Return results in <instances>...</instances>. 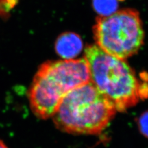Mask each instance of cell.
Here are the masks:
<instances>
[{"instance_id":"6da1fadb","label":"cell","mask_w":148,"mask_h":148,"mask_svg":"<svg viewBox=\"0 0 148 148\" xmlns=\"http://www.w3.org/2000/svg\"><path fill=\"white\" fill-rule=\"evenodd\" d=\"M90 81L85 58L47 61L41 64L30 87V106L41 119L52 117L69 91Z\"/></svg>"},{"instance_id":"7a4b0ae2","label":"cell","mask_w":148,"mask_h":148,"mask_svg":"<svg viewBox=\"0 0 148 148\" xmlns=\"http://www.w3.org/2000/svg\"><path fill=\"white\" fill-rule=\"evenodd\" d=\"M85 59L88 65L90 81L115 106L123 112L148 96L136 73L125 59L105 53L95 45L88 46Z\"/></svg>"},{"instance_id":"3957f363","label":"cell","mask_w":148,"mask_h":148,"mask_svg":"<svg viewBox=\"0 0 148 148\" xmlns=\"http://www.w3.org/2000/svg\"><path fill=\"white\" fill-rule=\"evenodd\" d=\"M117 110L91 81L69 91L52 117L60 130L74 135H98Z\"/></svg>"},{"instance_id":"277c9868","label":"cell","mask_w":148,"mask_h":148,"mask_svg":"<svg viewBox=\"0 0 148 148\" xmlns=\"http://www.w3.org/2000/svg\"><path fill=\"white\" fill-rule=\"evenodd\" d=\"M93 34L96 46L105 53L122 59L137 53L145 36L140 16L132 9L99 16L94 25Z\"/></svg>"},{"instance_id":"5b68a950","label":"cell","mask_w":148,"mask_h":148,"mask_svg":"<svg viewBox=\"0 0 148 148\" xmlns=\"http://www.w3.org/2000/svg\"><path fill=\"white\" fill-rule=\"evenodd\" d=\"M83 43L77 34L67 32L60 35L55 43V49L64 59H73L80 53Z\"/></svg>"},{"instance_id":"8992f818","label":"cell","mask_w":148,"mask_h":148,"mask_svg":"<svg viewBox=\"0 0 148 148\" xmlns=\"http://www.w3.org/2000/svg\"><path fill=\"white\" fill-rule=\"evenodd\" d=\"M119 0H92L95 11L100 16H108L117 10Z\"/></svg>"},{"instance_id":"52a82bcc","label":"cell","mask_w":148,"mask_h":148,"mask_svg":"<svg viewBox=\"0 0 148 148\" xmlns=\"http://www.w3.org/2000/svg\"><path fill=\"white\" fill-rule=\"evenodd\" d=\"M138 128L140 132L148 138V111L143 114L138 119Z\"/></svg>"},{"instance_id":"ba28073f","label":"cell","mask_w":148,"mask_h":148,"mask_svg":"<svg viewBox=\"0 0 148 148\" xmlns=\"http://www.w3.org/2000/svg\"><path fill=\"white\" fill-rule=\"evenodd\" d=\"M0 148H8V147L5 144H4L3 141L0 140Z\"/></svg>"}]
</instances>
